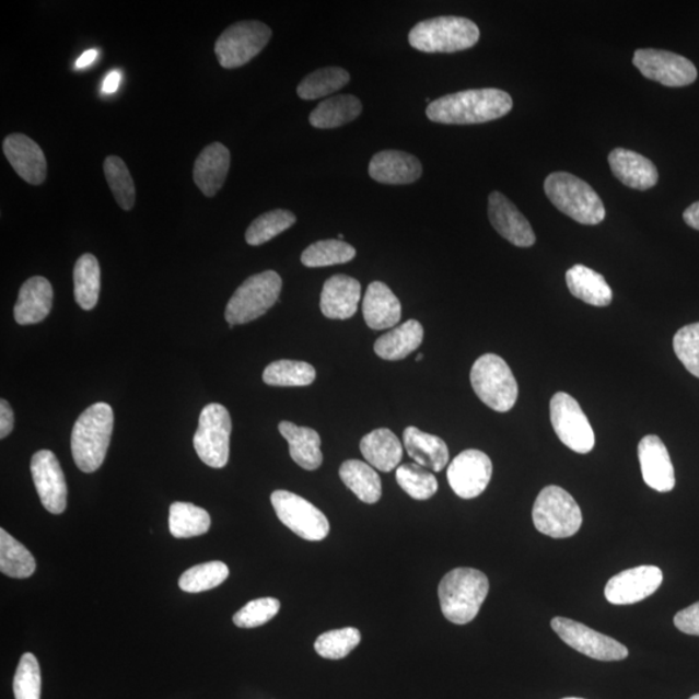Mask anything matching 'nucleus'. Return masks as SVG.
Masks as SVG:
<instances>
[{
    "label": "nucleus",
    "mask_w": 699,
    "mask_h": 699,
    "mask_svg": "<svg viewBox=\"0 0 699 699\" xmlns=\"http://www.w3.org/2000/svg\"><path fill=\"white\" fill-rule=\"evenodd\" d=\"M513 108L512 96L498 89L461 91L429 104L430 121L444 125H477L504 117Z\"/></svg>",
    "instance_id": "nucleus-1"
},
{
    "label": "nucleus",
    "mask_w": 699,
    "mask_h": 699,
    "mask_svg": "<svg viewBox=\"0 0 699 699\" xmlns=\"http://www.w3.org/2000/svg\"><path fill=\"white\" fill-rule=\"evenodd\" d=\"M489 590V579L482 571L470 568L450 571L438 587L443 616L451 624H469L481 610Z\"/></svg>",
    "instance_id": "nucleus-2"
},
{
    "label": "nucleus",
    "mask_w": 699,
    "mask_h": 699,
    "mask_svg": "<svg viewBox=\"0 0 699 699\" xmlns=\"http://www.w3.org/2000/svg\"><path fill=\"white\" fill-rule=\"evenodd\" d=\"M113 409L108 404H95L74 423L70 448L74 463L83 473H94L103 465L113 432Z\"/></svg>",
    "instance_id": "nucleus-3"
},
{
    "label": "nucleus",
    "mask_w": 699,
    "mask_h": 699,
    "mask_svg": "<svg viewBox=\"0 0 699 699\" xmlns=\"http://www.w3.org/2000/svg\"><path fill=\"white\" fill-rule=\"evenodd\" d=\"M550 202L561 213L581 224L596 225L604 221L606 210L602 199L587 182L569 173H554L544 182Z\"/></svg>",
    "instance_id": "nucleus-4"
},
{
    "label": "nucleus",
    "mask_w": 699,
    "mask_h": 699,
    "mask_svg": "<svg viewBox=\"0 0 699 699\" xmlns=\"http://www.w3.org/2000/svg\"><path fill=\"white\" fill-rule=\"evenodd\" d=\"M478 26L471 20L441 16L421 21L408 35L409 45L428 54H454L477 45Z\"/></svg>",
    "instance_id": "nucleus-5"
},
{
    "label": "nucleus",
    "mask_w": 699,
    "mask_h": 699,
    "mask_svg": "<svg viewBox=\"0 0 699 699\" xmlns=\"http://www.w3.org/2000/svg\"><path fill=\"white\" fill-rule=\"evenodd\" d=\"M470 383L477 397L497 412H508L519 398V384L510 365L496 354H486L471 366Z\"/></svg>",
    "instance_id": "nucleus-6"
},
{
    "label": "nucleus",
    "mask_w": 699,
    "mask_h": 699,
    "mask_svg": "<svg viewBox=\"0 0 699 699\" xmlns=\"http://www.w3.org/2000/svg\"><path fill=\"white\" fill-rule=\"evenodd\" d=\"M533 521L539 533L554 539L570 538L583 524L575 499L559 486H547L541 490L535 500Z\"/></svg>",
    "instance_id": "nucleus-7"
},
{
    "label": "nucleus",
    "mask_w": 699,
    "mask_h": 699,
    "mask_svg": "<svg viewBox=\"0 0 699 699\" xmlns=\"http://www.w3.org/2000/svg\"><path fill=\"white\" fill-rule=\"evenodd\" d=\"M281 288L282 280L278 272L265 271L253 275L231 296L225 307V321L231 328L257 321L278 302Z\"/></svg>",
    "instance_id": "nucleus-8"
},
{
    "label": "nucleus",
    "mask_w": 699,
    "mask_h": 699,
    "mask_svg": "<svg viewBox=\"0 0 699 699\" xmlns=\"http://www.w3.org/2000/svg\"><path fill=\"white\" fill-rule=\"evenodd\" d=\"M271 37L270 26L260 21L233 24L215 42L218 61L225 69L243 67L264 51Z\"/></svg>",
    "instance_id": "nucleus-9"
},
{
    "label": "nucleus",
    "mask_w": 699,
    "mask_h": 699,
    "mask_svg": "<svg viewBox=\"0 0 699 699\" xmlns=\"http://www.w3.org/2000/svg\"><path fill=\"white\" fill-rule=\"evenodd\" d=\"M232 421L228 408L219 404L205 407L194 446L201 462L210 468L221 469L229 463Z\"/></svg>",
    "instance_id": "nucleus-10"
},
{
    "label": "nucleus",
    "mask_w": 699,
    "mask_h": 699,
    "mask_svg": "<svg viewBox=\"0 0 699 699\" xmlns=\"http://www.w3.org/2000/svg\"><path fill=\"white\" fill-rule=\"evenodd\" d=\"M271 503L282 524L300 538L321 541L329 535L330 525L326 514L306 499L293 492L278 490L272 492Z\"/></svg>",
    "instance_id": "nucleus-11"
},
{
    "label": "nucleus",
    "mask_w": 699,
    "mask_h": 699,
    "mask_svg": "<svg viewBox=\"0 0 699 699\" xmlns=\"http://www.w3.org/2000/svg\"><path fill=\"white\" fill-rule=\"evenodd\" d=\"M550 422L564 446L589 454L595 447V433L587 416L578 401L568 393H557L550 400Z\"/></svg>",
    "instance_id": "nucleus-12"
},
{
    "label": "nucleus",
    "mask_w": 699,
    "mask_h": 699,
    "mask_svg": "<svg viewBox=\"0 0 699 699\" xmlns=\"http://www.w3.org/2000/svg\"><path fill=\"white\" fill-rule=\"evenodd\" d=\"M552 630L559 634L564 644L590 659L610 662L624 661L628 656V649L606 634L579 624L573 619L556 617L550 621Z\"/></svg>",
    "instance_id": "nucleus-13"
},
{
    "label": "nucleus",
    "mask_w": 699,
    "mask_h": 699,
    "mask_svg": "<svg viewBox=\"0 0 699 699\" xmlns=\"http://www.w3.org/2000/svg\"><path fill=\"white\" fill-rule=\"evenodd\" d=\"M632 62L648 80L667 88L689 86L696 82L698 75L694 62L684 56L662 49H638Z\"/></svg>",
    "instance_id": "nucleus-14"
},
{
    "label": "nucleus",
    "mask_w": 699,
    "mask_h": 699,
    "mask_svg": "<svg viewBox=\"0 0 699 699\" xmlns=\"http://www.w3.org/2000/svg\"><path fill=\"white\" fill-rule=\"evenodd\" d=\"M492 477L491 458L482 451L466 450L448 466L451 489L462 499H475L487 489Z\"/></svg>",
    "instance_id": "nucleus-15"
},
{
    "label": "nucleus",
    "mask_w": 699,
    "mask_h": 699,
    "mask_svg": "<svg viewBox=\"0 0 699 699\" xmlns=\"http://www.w3.org/2000/svg\"><path fill=\"white\" fill-rule=\"evenodd\" d=\"M31 471L35 489L45 510L53 514H61L67 510L68 486L58 457L48 450L34 454Z\"/></svg>",
    "instance_id": "nucleus-16"
},
{
    "label": "nucleus",
    "mask_w": 699,
    "mask_h": 699,
    "mask_svg": "<svg viewBox=\"0 0 699 699\" xmlns=\"http://www.w3.org/2000/svg\"><path fill=\"white\" fill-rule=\"evenodd\" d=\"M663 573L656 567H638L613 576L605 587L607 602L614 605H632L642 602L661 587Z\"/></svg>",
    "instance_id": "nucleus-17"
},
{
    "label": "nucleus",
    "mask_w": 699,
    "mask_h": 699,
    "mask_svg": "<svg viewBox=\"0 0 699 699\" xmlns=\"http://www.w3.org/2000/svg\"><path fill=\"white\" fill-rule=\"evenodd\" d=\"M489 218L492 228L511 244L519 248H529L535 244L532 224L508 197L497 190L489 197Z\"/></svg>",
    "instance_id": "nucleus-18"
},
{
    "label": "nucleus",
    "mask_w": 699,
    "mask_h": 699,
    "mask_svg": "<svg viewBox=\"0 0 699 699\" xmlns=\"http://www.w3.org/2000/svg\"><path fill=\"white\" fill-rule=\"evenodd\" d=\"M3 152L20 178L33 186L46 180V155L33 139L24 133H12L3 141Z\"/></svg>",
    "instance_id": "nucleus-19"
},
{
    "label": "nucleus",
    "mask_w": 699,
    "mask_h": 699,
    "mask_svg": "<svg viewBox=\"0 0 699 699\" xmlns=\"http://www.w3.org/2000/svg\"><path fill=\"white\" fill-rule=\"evenodd\" d=\"M639 461L642 478L651 489L669 492L675 487L673 462L660 436L646 435L639 443Z\"/></svg>",
    "instance_id": "nucleus-20"
},
{
    "label": "nucleus",
    "mask_w": 699,
    "mask_h": 699,
    "mask_svg": "<svg viewBox=\"0 0 699 699\" xmlns=\"http://www.w3.org/2000/svg\"><path fill=\"white\" fill-rule=\"evenodd\" d=\"M371 178L383 185H411L421 178L418 158L404 151H383L373 155L369 168Z\"/></svg>",
    "instance_id": "nucleus-21"
},
{
    "label": "nucleus",
    "mask_w": 699,
    "mask_h": 699,
    "mask_svg": "<svg viewBox=\"0 0 699 699\" xmlns=\"http://www.w3.org/2000/svg\"><path fill=\"white\" fill-rule=\"evenodd\" d=\"M362 286L348 275H335L326 281L321 296V308L328 319L346 321L358 310Z\"/></svg>",
    "instance_id": "nucleus-22"
},
{
    "label": "nucleus",
    "mask_w": 699,
    "mask_h": 699,
    "mask_svg": "<svg viewBox=\"0 0 699 699\" xmlns=\"http://www.w3.org/2000/svg\"><path fill=\"white\" fill-rule=\"evenodd\" d=\"M231 165L229 148L213 143L205 148L194 166V180L207 197H214L224 185Z\"/></svg>",
    "instance_id": "nucleus-23"
},
{
    "label": "nucleus",
    "mask_w": 699,
    "mask_h": 699,
    "mask_svg": "<svg viewBox=\"0 0 699 699\" xmlns=\"http://www.w3.org/2000/svg\"><path fill=\"white\" fill-rule=\"evenodd\" d=\"M609 165L616 178L633 189H651L660 178L659 171L651 160L624 148L611 151Z\"/></svg>",
    "instance_id": "nucleus-24"
},
{
    "label": "nucleus",
    "mask_w": 699,
    "mask_h": 699,
    "mask_svg": "<svg viewBox=\"0 0 699 699\" xmlns=\"http://www.w3.org/2000/svg\"><path fill=\"white\" fill-rule=\"evenodd\" d=\"M54 289L46 278L34 277L21 287L15 305V319L20 326L44 322L51 313Z\"/></svg>",
    "instance_id": "nucleus-25"
},
{
    "label": "nucleus",
    "mask_w": 699,
    "mask_h": 699,
    "mask_svg": "<svg viewBox=\"0 0 699 699\" xmlns=\"http://www.w3.org/2000/svg\"><path fill=\"white\" fill-rule=\"evenodd\" d=\"M363 315L366 326L374 330L397 326L401 317L398 296L384 282H372L364 295Z\"/></svg>",
    "instance_id": "nucleus-26"
},
{
    "label": "nucleus",
    "mask_w": 699,
    "mask_h": 699,
    "mask_svg": "<svg viewBox=\"0 0 699 699\" xmlns=\"http://www.w3.org/2000/svg\"><path fill=\"white\" fill-rule=\"evenodd\" d=\"M279 432L289 443V454L293 462L306 470L319 469L323 464L321 435L314 429L296 427L295 423L281 421Z\"/></svg>",
    "instance_id": "nucleus-27"
},
{
    "label": "nucleus",
    "mask_w": 699,
    "mask_h": 699,
    "mask_svg": "<svg viewBox=\"0 0 699 699\" xmlns=\"http://www.w3.org/2000/svg\"><path fill=\"white\" fill-rule=\"evenodd\" d=\"M404 443L409 457L428 470L442 471L448 464V447L440 436L409 427L405 430Z\"/></svg>",
    "instance_id": "nucleus-28"
},
{
    "label": "nucleus",
    "mask_w": 699,
    "mask_h": 699,
    "mask_svg": "<svg viewBox=\"0 0 699 699\" xmlns=\"http://www.w3.org/2000/svg\"><path fill=\"white\" fill-rule=\"evenodd\" d=\"M360 451L371 466L388 473L397 468L404 458V446L392 430L377 429L366 434L360 442Z\"/></svg>",
    "instance_id": "nucleus-29"
},
{
    "label": "nucleus",
    "mask_w": 699,
    "mask_h": 699,
    "mask_svg": "<svg viewBox=\"0 0 699 699\" xmlns=\"http://www.w3.org/2000/svg\"><path fill=\"white\" fill-rule=\"evenodd\" d=\"M569 291L575 299L591 306L606 307L613 301V291L602 273L583 265H575L567 272Z\"/></svg>",
    "instance_id": "nucleus-30"
},
{
    "label": "nucleus",
    "mask_w": 699,
    "mask_h": 699,
    "mask_svg": "<svg viewBox=\"0 0 699 699\" xmlns=\"http://www.w3.org/2000/svg\"><path fill=\"white\" fill-rule=\"evenodd\" d=\"M423 341V328L418 321H408L387 331L374 343V351L384 360H401L418 350Z\"/></svg>",
    "instance_id": "nucleus-31"
},
{
    "label": "nucleus",
    "mask_w": 699,
    "mask_h": 699,
    "mask_svg": "<svg viewBox=\"0 0 699 699\" xmlns=\"http://www.w3.org/2000/svg\"><path fill=\"white\" fill-rule=\"evenodd\" d=\"M363 105L354 95H338L326 98L311 112L310 124L316 129H336L354 121L362 115Z\"/></svg>",
    "instance_id": "nucleus-32"
},
{
    "label": "nucleus",
    "mask_w": 699,
    "mask_h": 699,
    "mask_svg": "<svg viewBox=\"0 0 699 699\" xmlns=\"http://www.w3.org/2000/svg\"><path fill=\"white\" fill-rule=\"evenodd\" d=\"M340 477L349 490L365 504H376L383 496V486L377 471L370 464L348 461L341 465Z\"/></svg>",
    "instance_id": "nucleus-33"
},
{
    "label": "nucleus",
    "mask_w": 699,
    "mask_h": 699,
    "mask_svg": "<svg viewBox=\"0 0 699 699\" xmlns=\"http://www.w3.org/2000/svg\"><path fill=\"white\" fill-rule=\"evenodd\" d=\"M73 278L78 306L86 311L93 310L101 294V266L93 254H83L77 260Z\"/></svg>",
    "instance_id": "nucleus-34"
},
{
    "label": "nucleus",
    "mask_w": 699,
    "mask_h": 699,
    "mask_svg": "<svg viewBox=\"0 0 699 699\" xmlns=\"http://www.w3.org/2000/svg\"><path fill=\"white\" fill-rule=\"evenodd\" d=\"M210 515L200 506L176 501L171 505L168 528L176 539L195 538L209 532Z\"/></svg>",
    "instance_id": "nucleus-35"
},
{
    "label": "nucleus",
    "mask_w": 699,
    "mask_h": 699,
    "mask_svg": "<svg viewBox=\"0 0 699 699\" xmlns=\"http://www.w3.org/2000/svg\"><path fill=\"white\" fill-rule=\"evenodd\" d=\"M37 569V562L31 550L15 538L0 529V571L13 579L31 578Z\"/></svg>",
    "instance_id": "nucleus-36"
},
{
    "label": "nucleus",
    "mask_w": 699,
    "mask_h": 699,
    "mask_svg": "<svg viewBox=\"0 0 699 699\" xmlns=\"http://www.w3.org/2000/svg\"><path fill=\"white\" fill-rule=\"evenodd\" d=\"M350 82V74L338 67L323 68L303 78L296 94L303 101H316L337 93Z\"/></svg>",
    "instance_id": "nucleus-37"
},
{
    "label": "nucleus",
    "mask_w": 699,
    "mask_h": 699,
    "mask_svg": "<svg viewBox=\"0 0 699 699\" xmlns=\"http://www.w3.org/2000/svg\"><path fill=\"white\" fill-rule=\"evenodd\" d=\"M315 378L314 366L296 360H278L267 365L264 372L265 384L270 386H308Z\"/></svg>",
    "instance_id": "nucleus-38"
},
{
    "label": "nucleus",
    "mask_w": 699,
    "mask_h": 699,
    "mask_svg": "<svg viewBox=\"0 0 699 699\" xmlns=\"http://www.w3.org/2000/svg\"><path fill=\"white\" fill-rule=\"evenodd\" d=\"M357 256L356 248L342 240H323L311 244L302 253L301 263L306 267H327L348 264Z\"/></svg>",
    "instance_id": "nucleus-39"
},
{
    "label": "nucleus",
    "mask_w": 699,
    "mask_h": 699,
    "mask_svg": "<svg viewBox=\"0 0 699 699\" xmlns=\"http://www.w3.org/2000/svg\"><path fill=\"white\" fill-rule=\"evenodd\" d=\"M230 575L228 564L210 561L188 569L179 579V587L187 593H200L214 590Z\"/></svg>",
    "instance_id": "nucleus-40"
},
{
    "label": "nucleus",
    "mask_w": 699,
    "mask_h": 699,
    "mask_svg": "<svg viewBox=\"0 0 699 699\" xmlns=\"http://www.w3.org/2000/svg\"><path fill=\"white\" fill-rule=\"evenodd\" d=\"M295 222L296 218L292 211L284 209L268 211V213L258 217L246 230V243L252 246L266 244L279 236L280 233L291 229Z\"/></svg>",
    "instance_id": "nucleus-41"
},
{
    "label": "nucleus",
    "mask_w": 699,
    "mask_h": 699,
    "mask_svg": "<svg viewBox=\"0 0 699 699\" xmlns=\"http://www.w3.org/2000/svg\"><path fill=\"white\" fill-rule=\"evenodd\" d=\"M104 174L119 207L131 210L137 199L136 185L125 162L117 155H109L104 161Z\"/></svg>",
    "instance_id": "nucleus-42"
},
{
    "label": "nucleus",
    "mask_w": 699,
    "mask_h": 699,
    "mask_svg": "<svg viewBox=\"0 0 699 699\" xmlns=\"http://www.w3.org/2000/svg\"><path fill=\"white\" fill-rule=\"evenodd\" d=\"M397 482L401 490L416 500H428L438 491L433 473L419 464L400 465L397 469Z\"/></svg>",
    "instance_id": "nucleus-43"
},
{
    "label": "nucleus",
    "mask_w": 699,
    "mask_h": 699,
    "mask_svg": "<svg viewBox=\"0 0 699 699\" xmlns=\"http://www.w3.org/2000/svg\"><path fill=\"white\" fill-rule=\"evenodd\" d=\"M362 634L354 627L340 628L321 634L315 641V651L323 659L337 661L348 656L360 644Z\"/></svg>",
    "instance_id": "nucleus-44"
},
{
    "label": "nucleus",
    "mask_w": 699,
    "mask_h": 699,
    "mask_svg": "<svg viewBox=\"0 0 699 699\" xmlns=\"http://www.w3.org/2000/svg\"><path fill=\"white\" fill-rule=\"evenodd\" d=\"M42 676L37 660L32 653L21 656L15 679H13V694L16 699H40Z\"/></svg>",
    "instance_id": "nucleus-45"
},
{
    "label": "nucleus",
    "mask_w": 699,
    "mask_h": 699,
    "mask_svg": "<svg viewBox=\"0 0 699 699\" xmlns=\"http://www.w3.org/2000/svg\"><path fill=\"white\" fill-rule=\"evenodd\" d=\"M279 610L280 602L277 598L253 599L233 616V624L240 628H257L277 617Z\"/></svg>",
    "instance_id": "nucleus-46"
},
{
    "label": "nucleus",
    "mask_w": 699,
    "mask_h": 699,
    "mask_svg": "<svg viewBox=\"0 0 699 699\" xmlns=\"http://www.w3.org/2000/svg\"><path fill=\"white\" fill-rule=\"evenodd\" d=\"M674 350L685 369L699 378V323L677 330Z\"/></svg>",
    "instance_id": "nucleus-47"
},
{
    "label": "nucleus",
    "mask_w": 699,
    "mask_h": 699,
    "mask_svg": "<svg viewBox=\"0 0 699 699\" xmlns=\"http://www.w3.org/2000/svg\"><path fill=\"white\" fill-rule=\"evenodd\" d=\"M674 624L677 630L699 637V602L677 613Z\"/></svg>",
    "instance_id": "nucleus-48"
},
{
    "label": "nucleus",
    "mask_w": 699,
    "mask_h": 699,
    "mask_svg": "<svg viewBox=\"0 0 699 699\" xmlns=\"http://www.w3.org/2000/svg\"><path fill=\"white\" fill-rule=\"evenodd\" d=\"M13 427H15V415H13L9 401L2 399L0 401V438L4 440L5 436H9Z\"/></svg>",
    "instance_id": "nucleus-49"
},
{
    "label": "nucleus",
    "mask_w": 699,
    "mask_h": 699,
    "mask_svg": "<svg viewBox=\"0 0 699 699\" xmlns=\"http://www.w3.org/2000/svg\"><path fill=\"white\" fill-rule=\"evenodd\" d=\"M119 83H121V73L118 70H113L103 83V93L113 94L118 90Z\"/></svg>",
    "instance_id": "nucleus-50"
},
{
    "label": "nucleus",
    "mask_w": 699,
    "mask_h": 699,
    "mask_svg": "<svg viewBox=\"0 0 699 699\" xmlns=\"http://www.w3.org/2000/svg\"><path fill=\"white\" fill-rule=\"evenodd\" d=\"M683 217L689 228L699 231V201L690 205V207L684 211Z\"/></svg>",
    "instance_id": "nucleus-51"
},
{
    "label": "nucleus",
    "mask_w": 699,
    "mask_h": 699,
    "mask_svg": "<svg viewBox=\"0 0 699 699\" xmlns=\"http://www.w3.org/2000/svg\"><path fill=\"white\" fill-rule=\"evenodd\" d=\"M97 58V49H89V51L84 53L80 59L77 60L75 67L78 69L86 68L91 66Z\"/></svg>",
    "instance_id": "nucleus-52"
},
{
    "label": "nucleus",
    "mask_w": 699,
    "mask_h": 699,
    "mask_svg": "<svg viewBox=\"0 0 699 699\" xmlns=\"http://www.w3.org/2000/svg\"><path fill=\"white\" fill-rule=\"evenodd\" d=\"M422 359H423V356L419 354L418 358H416V362H420V360H422Z\"/></svg>",
    "instance_id": "nucleus-53"
},
{
    "label": "nucleus",
    "mask_w": 699,
    "mask_h": 699,
    "mask_svg": "<svg viewBox=\"0 0 699 699\" xmlns=\"http://www.w3.org/2000/svg\"><path fill=\"white\" fill-rule=\"evenodd\" d=\"M562 699H583V698L569 697V698H562Z\"/></svg>",
    "instance_id": "nucleus-54"
},
{
    "label": "nucleus",
    "mask_w": 699,
    "mask_h": 699,
    "mask_svg": "<svg viewBox=\"0 0 699 699\" xmlns=\"http://www.w3.org/2000/svg\"><path fill=\"white\" fill-rule=\"evenodd\" d=\"M690 699H699V695L691 697Z\"/></svg>",
    "instance_id": "nucleus-55"
}]
</instances>
